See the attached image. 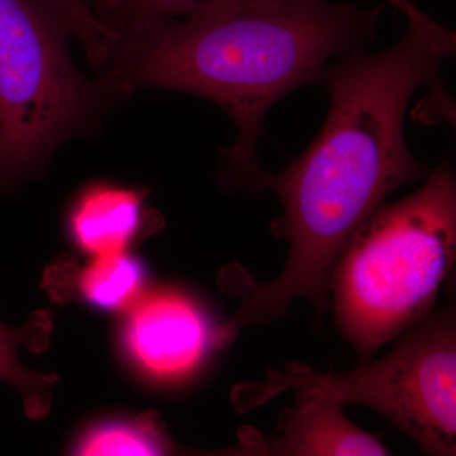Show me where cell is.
<instances>
[{
    "mask_svg": "<svg viewBox=\"0 0 456 456\" xmlns=\"http://www.w3.org/2000/svg\"><path fill=\"white\" fill-rule=\"evenodd\" d=\"M245 0H95V12L117 35L194 20Z\"/></svg>",
    "mask_w": 456,
    "mask_h": 456,
    "instance_id": "cell-9",
    "label": "cell"
},
{
    "mask_svg": "<svg viewBox=\"0 0 456 456\" xmlns=\"http://www.w3.org/2000/svg\"><path fill=\"white\" fill-rule=\"evenodd\" d=\"M455 257L456 184L446 159L415 193L378 207L335 261V322L360 362L430 316Z\"/></svg>",
    "mask_w": 456,
    "mask_h": 456,
    "instance_id": "cell-3",
    "label": "cell"
},
{
    "mask_svg": "<svg viewBox=\"0 0 456 456\" xmlns=\"http://www.w3.org/2000/svg\"><path fill=\"white\" fill-rule=\"evenodd\" d=\"M29 330L11 329L0 322V382H7L22 393L29 416L41 417L49 410L53 379L27 370L18 359V347L31 340Z\"/></svg>",
    "mask_w": 456,
    "mask_h": 456,
    "instance_id": "cell-11",
    "label": "cell"
},
{
    "mask_svg": "<svg viewBox=\"0 0 456 456\" xmlns=\"http://www.w3.org/2000/svg\"><path fill=\"white\" fill-rule=\"evenodd\" d=\"M383 2L392 5L395 11L406 16L408 23L426 29L435 28L437 26L436 20H432L421 9L417 8L411 0H383Z\"/></svg>",
    "mask_w": 456,
    "mask_h": 456,
    "instance_id": "cell-14",
    "label": "cell"
},
{
    "mask_svg": "<svg viewBox=\"0 0 456 456\" xmlns=\"http://www.w3.org/2000/svg\"><path fill=\"white\" fill-rule=\"evenodd\" d=\"M167 450L160 435L145 425L102 426L86 435L79 452L82 455H159Z\"/></svg>",
    "mask_w": 456,
    "mask_h": 456,
    "instance_id": "cell-12",
    "label": "cell"
},
{
    "mask_svg": "<svg viewBox=\"0 0 456 456\" xmlns=\"http://www.w3.org/2000/svg\"><path fill=\"white\" fill-rule=\"evenodd\" d=\"M132 359L151 377L178 380L196 371L213 345L221 342L196 301L161 290L137 302L125 330Z\"/></svg>",
    "mask_w": 456,
    "mask_h": 456,
    "instance_id": "cell-6",
    "label": "cell"
},
{
    "mask_svg": "<svg viewBox=\"0 0 456 456\" xmlns=\"http://www.w3.org/2000/svg\"><path fill=\"white\" fill-rule=\"evenodd\" d=\"M455 47L454 37L408 23L389 49L356 51L327 65L320 84L330 110L316 139L281 173L261 178L259 191H274L283 208L272 232L289 254L269 283L240 279V325H268L299 298L322 314L335 261L360 224L393 191L431 175L408 149L404 118L421 86L450 101L440 66Z\"/></svg>",
    "mask_w": 456,
    "mask_h": 456,
    "instance_id": "cell-1",
    "label": "cell"
},
{
    "mask_svg": "<svg viewBox=\"0 0 456 456\" xmlns=\"http://www.w3.org/2000/svg\"><path fill=\"white\" fill-rule=\"evenodd\" d=\"M294 389L316 392L344 408H371L406 432L425 454L455 455V308L432 312L399 336L382 360L342 373H317L290 362L248 384L240 399L242 408H254Z\"/></svg>",
    "mask_w": 456,
    "mask_h": 456,
    "instance_id": "cell-5",
    "label": "cell"
},
{
    "mask_svg": "<svg viewBox=\"0 0 456 456\" xmlns=\"http://www.w3.org/2000/svg\"><path fill=\"white\" fill-rule=\"evenodd\" d=\"M143 196L118 185H93L75 200L69 217L75 242L95 256L125 253L140 232Z\"/></svg>",
    "mask_w": 456,
    "mask_h": 456,
    "instance_id": "cell-8",
    "label": "cell"
},
{
    "mask_svg": "<svg viewBox=\"0 0 456 456\" xmlns=\"http://www.w3.org/2000/svg\"><path fill=\"white\" fill-rule=\"evenodd\" d=\"M64 18L71 35L77 38L93 65L103 66L117 33L98 16L90 0H47Z\"/></svg>",
    "mask_w": 456,
    "mask_h": 456,
    "instance_id": "cell-13",
    "label": "cell"
},
{
    "mask_svg": "<svg viewBox=\"0 0 456 456\" xmlns=\"http://www.w3.org/2000/svg\"><path fill=\"white\" fill-rule=\"evenodd\" d=\"M384 5L331 0H245L194 20L123 33L106 88L184 92L221 107L236 141L224 152L231 185L259 191L264 118L281 99L320 84L330 62L378 40Z\"/></svg>",
    "mask_w": 456,
    "mask_h": 456,
    "instance_id": "cell-2",
    "label": "cell"
},
{
    "mask_svg": "<svg viewBox=\"0 0 456 456\" xmlns=\"http://www.w3.org/2000/svg\"><path fill=\"white\" fill-rule=\"evenodd\" d=\"M296 403L281 417L272 439L248 441L253 455H388L373 435L344 415V407L316 392L294 389Z\"/></svg>",
    "mask_w": 456,
    "mask_h": 456,
    "instance_id": "cell-7",
    "label": "cell"
},
{
    "mask_svg": "<svg viewBox=\"0 0 456 456\" xmlns=\"http://www.w3.org/2000/svg\"><path fill=\"white\" fill-rule=\"evenodd\" d=\"M94 2H95V0H92V2H90V3H92V5H93V3H94Z\"/></svg>",
    "mask_w": 456,
    "mask_h": 456,
    "instance_id": "cell-15",
    "label": "cell"
},
{
    "mask_svg": "<svg viewBox=\"0 0 456 456\" xmlns=\"http://www.w3.org/2000/svg\"><path fill=\"white\" fill-rule=\"evenodd\" d=\"M143 273L134 257L126 253L97 256L84 270L80 285L84 297L104 310L128 307L139 297Z\"/></svg>",
    "mask_w": 456,
    "mask_h": 456,
    "instance_id": "cell-10",
    "label": "cell"
},
{
    "mask_svg": "<svg viewBox=\"0 0 456 456\" xmlns=\"http://www.w3.org/2000/svg\"><path fill=\"white\" fill-rule=\"evenodd\" d=\"M64 18L47 0H0V188L37 170L103 104L77 70Z\"/></svg>",
    "mask_w": 456,
    "mask_h": 456,
    "instance_id": "cell-4",
    "label": "cell"
}]
</instances>
